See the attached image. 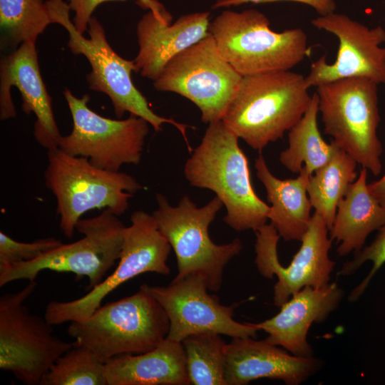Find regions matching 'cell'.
Returning a JSON list of instances; mask_svg holds the SVG:
<instances>
[{"instance_id":"1","label":"cell","mask_w":385,"mask_h":385,"mask_svg":"<svg viewBox=\"0 0 385 385\" xmlns=\"http://www.w3.org/2000/svg\"><path fill=\"white\" fill-rule=\"evenodd\" d=\"M238 138L222 120L210 123L186 160L184 174L192 186L216 194L226 208L223 220L229 227L255 231L266 224L270 206L253 189L248 160Z\"/></svg>"},{"instance_id":"2","label":"cell","mask_w":385,"mask_h":385,"mask_svg":"<svg viewBox=\"0 0 385 385\" xmlns=\"http://www.w3.org/2000/svg\"><path fill=\"white\" fill-rule=\"evenodd\" d=\"M305 77L290 70L243 76L222 121L261 151L302 118L312 96Z\"/></svg>"},{"instance_id":"3","label":"cell","mask_w":385,"mask_h":385,"mask_svg":"<svg viewBox=\"0 0 385 385\" xmlns=\"http://www.w3.org/2000/svg\"><path fill=\"white\" fill-rule=\"evenodd\" d=\"M169 329L165 311L144 284L130 296L99 306L84 321L71 322L67 332L75 345L106 363L116 356L153 350Z\"/></svg>"},{"instance_id":"4","label":"cell","mask_w":385,"mask_h":385,"mask_svg":"<svg viewBox=\"0 0 385 385\" xmlns=\"http://www.w3.org/2000/svg\"><path fill=\"white\" fill-rule=\"evenodd\" d=\"M47 161L45 184L56 197L59 227L68 239L86 212L108 209L120 216L127 211L133 194L143 188L129 174L101 169L88 159L59 148L48 150Z\"/></svg>"},{"instance_id":"5","label":"cell","mask_w":385,"mask_h":385,"mask_svg":"<svg viewBox=\"0 0 385 385\" xmlns=\"http://www.w3.org/2000/svg\"><path fill=\"white\" fill-rule=\"evenodd\" d=\"M268 18L255 9L225 10L209 25L222 57L242 77L287 71L309 53L301 29L272 30Z\"/></svg>"},{"instance_id":"6","label":"cell","mask_w":385,"mask_h":385,"mask_svg":"<svg viewBox=\"0 0 385 385\" xmlns=\"http://www.w3.org/2000/svg\"><path fill=\"white\" fill-rule=\"evenodd\" d=\"M47 4L53 23L61 25L68 32L67 46L70 51L76 55H83L91 66V71L86 76L89 88L109 97L117 118L120 119L128 112L145 119L156 131L162 130L165 123L171 124L188 143L187 125L158 115L150 108L147 99L132 81L131 73L136 72L133 60L125 59L115 52L107 41L103 26L95 16L89 21V38H86L71 21L68 3L63 0H48ZM187 145L190 147L189 143Z\"/></svg>"},{"instance_id":"7","label":"cell","mask_w":385,"mask_h":385,"mask_svg":"<svg viewBox=\"0 0 385 385\" xmlns=\"http://www.w3.org/2000/svg\"><path fill=\"white\" fill-rule=\"evenodd\" d=\"M155 198L158 207L152 215L177 259L178 272L173 280L197 274L210 291H219L225 267L243 247L238 238L217 245L209 235V227L223 206L222 201L215 195L205 205L197 207L185 195L173 207L161 193H156Z\"/></svg>"},{"instance_id":"8","label":"cell","mask_w":385,"mask_h":385,"mask_svg":"<svg viewBox=\"0 0 385 385\" xmlns=\"http://www.w3.org/2000/svg\"><path fill=\"white\" fill-rule=\"evenodd\" d=\"M315 93L325 133L357 163L379 175L383 149L377 135L378 84L348 78L319 85Z\"/></svg>"},{"instance_id":"9","label":"cell","mask_w":385,"mask_h":385,"mask_svg":"<svg viewBox=\"0 0 385 385\" xmlns=\"http://www.w3.org/2000/svg\"><path fill=\"white\" fill-rule=\"evenodd\" d=\"M125 227L108 209L96 217L80 219L76 230L82 238L62 243L33 260L0 267V287L16 280L35 281L41 271L51 270L86 277L90 290L105 279L119 260Z\"/></svg>"},{"instance_id":"10","label":"cell","mask_w":385,"mask_h":385,"mask_svg":"<svg viewBox=\"0 0 385 385\" xmlns=\"http://www.w3.org/2000/svg\"><path fill=\"white\" fill-rule=\"evenodd\" d=\"M36 286L31 281L0 297V369L27 385H40L54 362L74 345L54 335L45 317L24 304Z\"/></svg>"},{"instance_id":"11","label":"cell","mask_w":385,"mask_h":385,"mask_svg":"<svg viewBox=\"0 0 385 385\" xmlns=\"http://www.w3.org/2000/svg\"><path fill=\"white\" fill-rule=\"evenodd\" d=\"M125 227L119 262L114 271L83 296L71 301L49 302L45 318L51 325L86 319L111 292L125 282L146 272L168 275L167 260L171 246L153 216L133 212Z\"/></svg>"},{"instance_id":"12","label":"cell","mask_w":385,"mask_h":385,"mask_svg":"<svg viewBox=\"0 0 385 385\" xmlns=\"http://www.w3.org/2000/svg\"><path fill=\"white\" fill-rule=\"evenodd\" d=\"M242 76L220 54L209 34L165 65L154 87L192 102L205 123L222 120Z\"/></svg>"},{"instance_id":"13","label":"cell","mask_w":385,"mask_h":385,"mask_svg":"<svg viewBox=\"0 0 385 385\" xmlns=\"http://www.w3.org/2000/svg\"><path fill=\"white\" fill-rule=\"evenodd\" d=\"M63 96L73 128L61 137L60 149L84 157L96 167L108 171L118 172L123 165L140 163L149 132L148 121L130 114L125 119L106 118L89 108L88 94L78 98L66 88Z\"/></svg>"},{"instance_id":"14","label":"cell","mask_w":385,"mask_h":385,"mask_svg":"<svg viewBox=\"0 0 385 385\" xmlns=\"http://www.w3.org/2000/svg\"><path fill=\"white\" fill-rule=\"evenodd\" d=\"M328 231L323 218L314 212L300 241L301 246L287 267H283L279 261L277 243L280 236L274 226L266 223L254 231L257 269L265 278H277L273 292L277 307H280L304 287H319L330 282L335 262L329 256L332 240Z\"/></svg>"},{"instance_id":"15","label":"cell","mask_w":385,"mask_h":385,"mask_svg":"<svg viewBox=\"0 0 385 385\" xmlns=\"http://www.w3.org/2000/svg\"><path fill=\"white\" fill-rule=\"evenodd\" d=\"M145 287L165 311L170 329L167 337L182 342L197 333L212 332L232 338H256L255 323H240L233 318L234 306H225L210 294L205 279L188 275L168 286Z\"/></svg>"},{"instance_id":"16","label":"cell","mask_w":385,"mask_h":385,"mask_svg":"<svg viewBox=\"0 0 385 385\" xmlns=\"http://www.w3.org/2000/svg\"><path fill=\"white\" fill-rule=\"evenodd\" d=\"M311 24L334 35L339 40L335 61L328 63L326 55L311 65L305 77L309 87L354 77L385 85V29L369 28L341 13L319 16Z\"/></svg>"},{"instance_id":"17","label":"cell","mask_w":385,"mask_h":385,"mask_svg":"<svg viewBox=\"0 0 385 385\" xmlns=\"http://www.w3.org/2000/svg\"><path fill=\"white\" fill-rule=\"evenodd\" d=\"M12 86L20 91L22 111L36 116L34 135L36 142L47 150L58 148L62 135L55 120L51 98L41 75L36 43L24 42L1 60V120L16 115L11 96Z\"/></svg>"},{"instance_id":"18","label":"cell","mask_w":385,"mask_h":385,"mask_svg":"<svg viewBox=\"0 0 385 385\" xmlns=\"http://www.w3.org/2000/svg\"><path fill=\"white\" fill-rule=\"evenodd\" d=\"M322 366V361L314 356H295L266 339L237 337L227 344L225 377L227 385H246L259 379L298 385Z\"/></svg>"},{"instance_id":"19","label":"cell","mask_w":385,"mask_h":385,"mask_svg":"<svg viewBox=\"0 0 385 385\" xmlns=\"http://www.w3.org/2000/svg\"><path fill=\"white\" fill-rule=\"evenodd\" d=\"M344 290L337 282L319 287H304L295 292L273 317L255 323L267 334L265 339L299 356H312L314 350L307 340L313 323L325 321L337 309Z\"/></svg>"},{"instance_id":"20","label":"cell","mask_w":385,"mask_h":385,"mask_svg":"<svg viewBox=\"0 0 385 385\" xmlns=\"http://www.w3.org/2000/svg\"><path fill=\"white\" fill-rule=\"evenodd\" d=\"M210 23L208 11L183 15L173 24L160 21L151 11L145 14L137 24L136 72L155 81L172 58L209 34Z\"/></svg>"},{"instance_id":"21","label":"cell","mask_w":385,"mask_h":385,"mask_svg":"<svg viewBox=\"0 0 385 385\" xmlns=\"http://www.w3.org/2000/svg\"><path fill=\"white\" fill-rule=\"evenodd\" d=\"M108 385H189L181 342L166 337L142 354L116 356L106 362Z\"/></svg>"},{"instance_id":"22","label":"cell","mask_w":385,"mask_h":385,"mask_svg":"<svg viewBox=\"0 0 385 385\" xmlns=\"http://www.w3.org/2000/svg\"><path fill=\"white\" fill-rule=\"evenodd\" d=\"M257 177L271 204L268 220L285 241H301L309 226L312 207L307 196L309 173L303 166L294 179L281 180L270 170L262 154L255 160Z\"/></svg>"},{"instance_id":"23","label":"cell","mask_w":385,"mask_h":385,"mask_svg":"<svg viewBox=\"0 0 385 385\" xmlns=\"http://www.w3.org/2000/svg\"><path fill=\"white\" fill-rule=\"evenodd\" d=\"M366 178L363 167L339 202L329 230L330 238L339 244V257L360 251L368 235L385 225V208L369 192Z\"/></svg>"},{"instance_id":"24","label":"cell","mask_w":385,"mask_h":385,"mask_svg":"<svg viewBox=\"0 0 385 385\" xmlns=\"http://www.w3.org/2000/svg\"><path fill=\"white\" fill-rule=\"evenodd\" d=\"M318 98L314 93L302 118L288 133V147L279 154L281 164L293 173L303 166L311 175L327 164L339 147L322 138L317 124Z\"/></svg>"},{"instance_id":"25","label":"cell","mask_w":385,"mask_h":385,"mask_svg":"<svg viewBox=\"0 0 385 385\" xmlns=\"http://www.w3.org/2000/svg\"><path fill=\"white\" fill-rule=\"evenodd\" d=\"M356 164L350 155L339 148L327 164L309 176L308 197L314 212L323 218L329 231L339 202L356 179Z\"/></svg>"},{"instance_id":"26","label":"cell","mask_w":385,"mask_h":385,"mask_svg":"<svg viewBox=\"0 0 385 385\" xmlns=\"http://www.w3.org/2000/svg\"><path fill=\"white\" fill-rule=\"evenodd\" d=\"M221 335L202 332L191 334L181 342L190 384L227 385L225 372L227 343Z\"/></svg>"},{"instance_id":"27","label":"cell","mask_w":385,"mask_h":385,"mask_svg":"<svg viewBox=\"0 0 385 385\" xmlns=\"http://www.w3.org/2000/svg\"><path fill=\"white\" fill-rule=\"evenodd\" d=\"M51 24L47 1L0 0L1 44L15 48L26 41L36 43Z\"/></svg>"},{"instance_id":"28","label":"cell","mask_w":385,"mask_h":385,"mask_svg":"<svg viewBox=\"0 0 385 385\" xmlns=\"http://www.w3.org/2000/svg\"><path fill=\"white\" fill-rule=\"evenodd\" d=\"M40 385H108L106 363L74 344L54 362Z\"/></svg>"},{"instance_id":"29","label":"cell","mask_w":385,"mask_h":385,"mask_svg":"<svg viewBox=\"0 0 385 385\" xmlns=\"http://www.w3.org/2000/svg\"><path fill=\"white\" fill-rule=\"evenodd\" d=\"M374 240L360 251L355 252L352 260L346 261L339 271L338 274L349 276L355 273L367 261L373 262V266L367 276L350 292L349 301L354 302L364 294L372 277L385 263V225L379 230Z\"/></svg>"},{"instance_id":"30","label":"cell","mask_w":385,"mask_h":385,"mask_svg":"<svg viewBox=\"0 0 385 385\" xmlns=\"http://www.w3.org/2000/svg\"><path fill=\"white\" fill-rule=\"evenodd\" d=\"M61 244L60 240L52 237L37 239L31 242H19L1 231L0 267L33 260Z\"/></svg>"},{"instance_id":"31","label":"cell","mask_w":385,"mask_h":385,"mask_svg":"<svg viewBox=\"0 0 385 385\" xmlns=\"http://www.w3.org/2000/svg\"><path fill=\"white\" fill-rule=\"evenodd\" d=\"M70 9L74 12L73 23L81 34L87 31L89 21L96 9L101 4L111 1L124 0H67ZM143 9H148L162 21L171 24L173 17L165 6L158 0H137Z\"/></svg>"},{"instance_id":"32","label":"cell","mask_w":385,"mask_h":385,"mask_svg":"<svg viewBox=\"0 0 385 385\" xmlns=\"http://www.w3.org/2000/svg\"><path fill=\"white\" fill-rule=\"evenodd\" d=\"M277 1H294L304 4L313 8L319 16H325L336 10L334 0H217L212 6V9L227 8L245 4H267Z\"/></svg>"},{"instance_id":"33","label":"cell","mask_w":385,"mask_h":385,"mask_svg":"<svg viewBox=\"0 0 385 385\" xmlns=\"http://www.w3.org/2000/svg\"><path fill=\"white\" fill-rule=\"evenodd\" d=\"M371 195L385 208V174L379 180L368 184Z\"/></svg>"}]
</instances>
